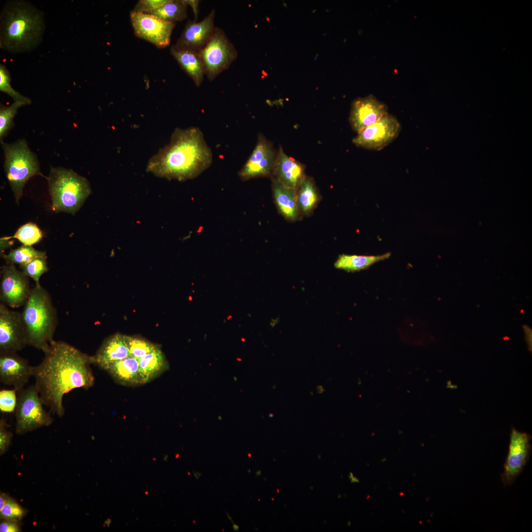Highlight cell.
Segmentation results:
<instances>
[{
    "label": "cell",
    "instance_id": "39",
    "mask_svg": "<svg viewBox=\"0 0 532 532\" xmlns=\"http://www.w3.org/2000/svg\"><path fill=\"white\" fill-rule=\"evenodd\" d=\"M13 244V241H9V239H7L5 237L0 238V253H1L4 249L9 247Z\"/></svg>",
    "mask_w": 532,
    "mask_h": 532
},
{
    "label": "cell",
    "instance_id": "43",
    "mask_svg": "<svg viewBox=\"0 0 532 532\" xmlns=\"http://www.w3.org/2000/svg\"><path fill=\"white\" fill-rule=\"evenodd\" d=\"M233 530L235 531H238V529L239 528V527L238 525H237L236 524H234L233 523Z\"/></svg>",
    "mask_w": 532,
    "mask_h": 532
},
{
    "label": "cell",
    "instance_id": "16",
    "mask_svg": "<svg viewBox=\"0 0 532 532\" xmlns=\"http://www.w3.org/2000/svg\"><path fill=\"white\" fill-rule=\"evenodd\" d=\"M388 114L387 105L371 94L354 101L349 121L357 133Z\"/></svg>",
    "mask_w": 532,
    "mask_h": 532
},
{
    "label": "cell",
    "instance_id": "34",
    "mask_svg": "<svg viewBox=\"0 0 532 532\" xmlns=\"http://www.w3.org/2000/svg\"><path fill=\"white\" fill-rule=\"evenodd\" d=\"M13 389H2L0 391V410L4 413L15 411L17 399L16 392Z\"/></svg>",
    "mask_w": 532,
    "mask_h": 532
},
{
    "label": "cell",
    "instance_id": "24",
    "mask_svg": "<svg viewBox=\"0 0 532 532\" xmlns=\"http://www.w3.org/2000/svg\"><path fill=\"white\" fill-rule=\"evenodd\" d=\"M390 256V253L376 256L342 254L339 256L334 263V266L348 272L357 271L367 268L376 263L388 259Z\"/></svg>",
    "mask_w": 532,
    "mask_h": 532
},
{
    "label": "cell",
    "instance_id": "42",
    "mask_svg": "<svg viewBox=\"0 0 532 532\" xmlns=\"http://www.w3.org/2000/svg\"><path fill=\"white\" fill-rule=\"evenodd\" d=\"M193 473H194V476L196 477V479H199V478L201 475V473L200 472H195V471H194Z\"/></svg>",
    "mask_w": 532,
    "mask_h": 532
},
{
    "label": "cell",
    "instance_id": "3",
    "mask_svg": "<svg viewBox=\"0 0 532 532\" xmlns=\"http://www.w3.org/2000/svg\"><path fill=\"white\" fill-rule=\"evenodd\" d=\"M44 28L41 11L25 1H9L0 16V48L15 53L30 51L41 41Z\"/></svg>",
    "mask_w": 532,
    "mask_h": 532
},
{
    "label": "cell",
    "instance_id": "15",
    "mask_svg": "<svg viewBox=\"0 0 532 532\" xmlns=\"http://www.w3.org/2000/svg\"><path fill=\"white\" fill-rule=\"evenodd\" d=\"M215 10L212 9L200 22L189 20L176 44L172 46L177 50H187L200 52L207 44L216 27L214 24Z\"/></svg>",
    "mask_w": 532,
    "mask_h": 532
},
{
    "label": "cell",
    "instance_id": "20",
    "mask_svg": "<svg viewBox=\"0 0 532 532\" xmlns=\"http://www.w3.org/2000/svg\"><path fill=\"white\" fill-rule=\"evenodd\" d=\"M272 191L274 200L280 213L289 220H296L299 212L297 191L284 186L272 178Z\"/></svg>",
    "mask_w": 532,
    "mask_h": 532
},
{
    "label": "cell",
    "instance_id": "13",
    "mask_svg": "<svg viewBox=\"0 0 532 532\" xmlns=\"http://www.w3.org/2000/svg\"><path fill=\"white\" fill-rule=\"evenodd\" d=\"M277 154V151L271 142L259 133L253 151L238 172L240 178L247 181L262 177H272Z\"/></svg>",
    "mask_w": 532,
    "mask_h": 532
},
{
    "label": "cell",
    "instance_id": "5",
    "mask_svg": "<svg viewBox=\"0 0 532 532\" xmlns=\"http://www.w3.org/2000/svg\"><path fill=\"white\" fill-rule=\"evenodd\" d=\"M52 209L74 214L91 193L88 180L71 169L51 167L47 178Z\"/></svg>",
    "mask_w": 532,
    "mask_h": 532
},
{
    "label": "cell",
    "instance_id": "32",
    "mask_svg": "<svg viewBox=\"0 0 532 532\" xmlns=\"http://www.w3.org/2000/svg\"><path fill=\"white\" fill-rule=\"evenodd\" d=\"M46 258H37L25 265L20 266L23 273L33 279L35 284L39 283L40 277L49 269Z\"/></svg>",
    "mask_w": 532,
    "mask_h": 532
},
{
    "label": "cell",
    "instance_id": "21",
    "mask_svg": "<svg viewBox=\"0 0 532 532\" xmlns=\"http://www.w3.org/2000/svg\"><path fill=\"white\" fill-rule=\"evenodd\" d=\"M170 54L180 67L192 79L197 86H200L206 75L205 68L199 53L187 50H177L173 46Z\"/></svg>",
    "mask_w": 532,
    "mask_h": 532
},
{
    "label": "cell",
    "instance_id": "11",
    "mask_svg": "<svg viewBox=\"0 0 532 532\" xmlns=\"http://www.w3.org/2000/svg\"><path fill=\"white\" fill-rule=\"evenodd\" d=\"M26 345L27 338L21 312L0 303V354L17 353Z\"/></svg>",
    "mask_w": 532,
    "mask_h": 532
},
{
    "label": "cell",
    "instance_id": "48",
    "mask_svg": "<svg viewBox=\"0 0 532 532\" xmlns=\"http://www.w3.org/2000/svg\"><path fill=\"white\" fill-rule=\"evenodd\" d=\"M178 456H179V455H178V454H177V455H176V458H178Z\"/></svg>",
    "mask_w": 532,
    "mask_h": 532
},
{
    "label": "cell",
    "instance_id": "28",
    "mask_svg": "<svg viewBox=\"0 0 532 532\" xmlns=\"http://www.w3.org/2000/svg\"><path fill=\"white\" fill-rule=\"evenodd\" d=\"M42 236V232L38 226L30 222L20 227L13 236L5 237L8 239L16 238L23 245L32 246L39 242Z\"/></svg>",
    "mask_w": 532,
    "mask_h": 532
},
{
    "label": "cell",
    "instance_id": "18",
    "mask_svg": "<svg viewBox=\"0 0 532 532\" xmlns=\"http://www.w3.org/2000/svg\"><path fill=\"white\" fill-rule=\"evenodd\" d=\"M304 166L288 156L280 146L277 151L272 176L284 186L298 190L305 177Z\"/></svg>",
    "mask_w": 532,
    "mask_h": 532
},
{
    "label": "cell",
    "instance_id": "44",
    "mask_svg": "<svg viewBox=\"0 0 532 532\" xmlns=\"http://www.w3.org/2000/svg\"><path fill=\"white\" fill-rule=\"evenodd\" d=\"M227 516H228V518L233 523V519H232V518H231V517L230 516L228 512H227Z\"/></svg>",
    "mask_w": 532,
    "mask_h": 532
},
{
    "label": "cell",
    "instance_id": "38",
    "mask_svg": "<svg viewBox=\"0 0 532 532\" xmlns=\"http://www.w3.org/2000/svg\"><path fill=\"white\" fill-rule=\"evenodd\" d=\"M185 0V2L187 3V4L188 5H189L192 7V9L193 10V11H194V14H195V20H196L197 19L198 15V4H199V0Z\"/></svg>",
    "mask_w": 532,
    "mask_h": 532
},
{
    "label": "cell",
    "instance_id": "17",
    "mask_svg": "<svg viewBox=\"0 0 532 532\" xmlns=\"http://www.w3.org/2000/svg\"><path fill=\"white\" fill-rule=\"evenodd\" d=\"M32 366L17 353L0 354V381L18 391L32 376Z\"/></svg>",
    "mask_w": 532,
    "mask_h": 532
},
{
    "label": "cell",
    "instance_id": "23",
    "mask_svg": "<svg viewBox=\"0 0 532 532\" xmlns=\"http://www.w3.org/2000/svg\"><path fill=\"white\" fill-rule=\"evenodd\" d=\"M137 360L141 384L151 381L168 368L165 356L158 346Z\"/></svg>",
    "mask_w": 532,
    "mask_h": 532
},
{
    "label": "cell",
    "instance_id": "29",
    "mask_svg": "<svg viewBox=\"0 0 532 532\" xmlns=\"http://www.w3.org/2000/svg\"><path fill=\"white\" fill-rule=\"evenodd\" d=\"M27 105L21 101L14 102L9 106L0 104V140L3 141L11 126L13 125V119L17 113V110L21 106Z\"/></svg>",
    "mask_w": 532,
    "mask_h": 532
},
{
    "label": "cell",
    "instance_id": "6",
    "mask_svg": "<svg viewBox=\"0 0 532 532\" xmlns=\"http://www.w3.org/2000/svg\"><path fill=\"white\" fill-rule=\"evenodd\" d=\"M1 144L6 177L18 203L27 181L34 175H41L39 163L24 139L10 144L2 141Z\"/></svg>",
    "mask_w": 532,
    "mask_h": 532
},
{
    "label": "cell",
    "instance_id": "1",
    "mask_svg": "<svg viewBox=\"0 0 532 532\" xmlns=\"http://www.w3.org/2000/svg\"><path fill=\"white\" fill-rule=\"evenodd\" d=\"M43 352L42 361L32 366V376L43 405L61 418L65 412L64 396L74 389L87 390L94 385L92 358L63 341L53 340Z\"/></svg>",
    "mask_w": 532,
    "mask_h": 532
},
{
    "label": "cell",
    "instance_id": "40",
    "mask_svg": "<svg viewBox=\"0 0 532 532\" xmlns=\"http://www.w3.org/2000/svg\"><path fill=\"white\" fill-rule=\"evenodd\" d=\"M8 496L5 494L1 493L0 496V509H1L8 498Z\"/></svg>",
    "mask_w": 532,
    "mask_h": 532
},
{
    "label": "cell",
    "instance_id": "25",
    "mask_svg": "<svg viewBox=\"0 0 532 532\" xmlns=\"http://www.w3.org/2000/svg\"><path fill=\"white\" fill-rule=\"evenodd\" d=\"M297 202L299 210L304 214L310 213L319 200V195L311 178H304L297 191Z\"/></svg>",
    "mask_w": 532,
    "mask_h": 532
},
{
    "label": "cell",
    "instance_id": "10",
    "mask_svg": "<svg viewBox=\"0 0 532 532\" xmlns=\"http://www.w3.org/2000/svg\"><path fill=\"white\" fill-rule=\"evenodd\" d=\"M130 16L136 36L159 48H165L170 44L175 23L163 20L152 14L133 10Z\"/></svg>",
    "mask_w": 532,
    "mask_h": 532
},
{
    "label": "cell",
    "instance_id": "9",
    "mask_svg": "<svg viewBox=\"0 0 532 532\" xmlns=\"http://www.w3.org/2000/svg\"><path fill=\"white\" fill-rule=\"evenodd\" d=\"M400 130L399 121L388 113L357 133L352 141L358 147L379 151L396 139Z\"/></svg>",
    "mask_w": 532,
    "mask_h": 532
},
{
    "label": "cell",
    "instance_id": "35",
    "mask_svg": "<svg viewBox=\"0 0 532 532\" xmlns=\"http://www.w3.org/2000/svg\"><path fill=\"white\" fill-rule=\"evenodd\" d=\"M168 1V0H140L132 10L134 12L150 14L161 7Z\"/></svg>",
    "mask_w": 532,
    "mask_h": 532
},
{
    "label": "cell",
    "instance_id": "36",
    "mask_svg": "<svg viewBox=\"0 0 532 532\" xmlns=\"http://www.w3.org/2000/svg\"><path fill=\"white\" fill-rule=\"evenodd\" d=\"M12 433L7 429L6 423L2 418L0 420V453L5 452L11 443Z\"/></svg>",
    "mask_w": 532,
    "mask_h": 532
},
{
    "label": "cell",
    "instance_id": "22",
    "mask_svg": "<svg viewBox=\"0 0 532 532\" xmlns=\"http://www.w3.org/2000/svg\"><path fill=\"white\" fill-rule=\"evenodd\" d=\"M105 370L120 384L126 385L141 384L138 361L132 357L111 364Z\"/></svg>",
    "mask_w": 532,
    "mask_h": 532
},
{
    "label": "cell",
    "instance_id": "47",
    "mask_svg": "<svg viewBox=\"0 0 532 532\" xmlns=\"http://www.w3.org/2000/svg\"><path fill=\"white\" fill-rule=\"evenodd\" d=\"M248 455L249 457H251V454H248Z\"/></svg>",
    "mask_w": 532,
    "mask_h": 532
},
{
    "label": "cell",
    "instance_id": "8",
    "mask_svg": "<svg viewBox=\"0 0 532 532\" xmlns=\"http://www.w3.org/2000/svg\"><path fill=\"white\" fill-rule=\"evenodd\" d=\"M199 54L210 81L227 69L238 55L236 48L225 32L218 27H216L209 41Z\"/></svg>",
    "mask_w": 532,
    "mask_h": 532
},
{
    "label": "cell",
    "instance_id": "27",
    "mask_svg": "<svg viewBox=\"0 0 532 532\" xmlns=\"http://www.w3.org/2000/svg\"><path fill=\"white\" fill-rule=\"evenodd\" d=\"M2 257L8 264H17L23 266L37 258H46V253L37 250L32 246L23 245L11 250L8 254H2Z\"/></svg>",
    "mask_w": 532,
    "mask_h": 532
},
{
    "label": "cell",
    "instance_id": "45",
    "mask_svg": "<svg viewBox=\"0 0 532 532\" xmlns=\"http://www.w3.org/2000/svg\"><path fill=\"white\" fill-rule=\"evenodd\" d=\"M164 460H165V461H167V460H168V456H167V455H166V456H165V457L164 458Z\"/></svg>",
    "mask_w": 532,
    "mask_h": 532
},
{
    "label": "cell",
    "instance_id": "41",
    "mask_svg": "<svg viewBox=\"0 0 532 532\" xmlns=\"http://www.w3.org/2000/svg\"><path fill=\"white\" fill-rule=\"evenodd\" d=\"M317 391L318 393L322 394L325 391V389L322 386L319 385L317 386Z\"/></svg>",
    "mask_w": 532,
    "mask_h": 532
},
{
    "label": "cell",
    "instance_id": "30",
    "mask_svg": "<svg viewBox=\"0 0 532 532\" xmlns=\"http://www.w3.org/2000/svg\"><path fill=\"white\" fill-rule=\"evenodd\" d=\"M131 356L138 359L152 352L157 346L140 338L124 335Z\"/></svg>",
    "mask_w": 532,
    "mask_h": 532
},
{
    "label": "cell",
    "instance_id": "26",
    "mask_svg": "<svg viewBox=\"0 0 532 532\" xmlns=\"http://www.w3.org/2000/svg\"><path fill=\"white\" fill-rule=\"evenodd\" d=\"M187 6L184 0H168L161 7L150 14L167 22L182 21L188 17Z\"/></svg>",
    "mask_w": 532,
    "mask_h": 532
},
{
    "label": "cell",
    "instance_id": "46",
    "mask_svg": "<svg viewBox=\"0 0 532 532\" xmlns=\"http://www.w3.org/2000/svg\"><path fill=\"white\" fill-rule=\"evenodd\" d=\"M256 474L257 475H260L261 474V471L259 470L258 472H256Z\"/></svg>",
    "mask_w": 532,
    "mask_h": 532
},
{
    "label": "cell",
    "instance_id": "31",
    "mask_svg": "<svg viewBox=\"0 0 532 532\" xmlns=\"http://www.w3.org/2000/svg\"><path fill=\"white\" fill-rule=\"evenodd\" d=\"M10 73L3 64L0 65V91L11 97L14 101H21L27 105L30 104L31 100L15 91L10 84Z\"/></svg>",
    "mask_w": 532,
    "mask_h": 532
},
{
    "label": "cell",
    "instance_id": "7",
    "mask_svg": "<svg viewBox=\"0 0 532 532\" xmlns=\"http://www.w3.org/2000/svg\"><path fill=\"white\" fill-rule=\"evenodd\" d=\"M17 393L14 411L17 433L24 434L52 424L53 419L44 409L35 385L22 388Z\"/></svg>",
    "mask_w": 532,
    "mask_h": 532
},
{
    "label": "cell",
    "instance_id": "33",
    "mask_svg": "<svg viewBox=\"0 0 532 532\" xmlns=\"http://www.w3.org/2000/svg\"><path fill=\"white\" fill-rule=\"evenodd\" d=\"M25 515L26 510L10 497L0 509V518L3 520L18 521Z\"/></svg>",
    "mask_w": 532,
    "mask_h": 532
},
{
    "label": "cell",
    "instance_id": "2",
    "mask_svg": "<svg viewBox=\"0 0 532 532\" xmlns=\"http://www.w3.org/2000/svg\"><path fill=\"white\" fill-rule=\"evenodd\" d=\"M212 160V152L200 128H176L169 143L149 159L146 171L157 177L183 181L199 176Z\"/></svg>",
    "mask_w": 532,
    "mask_h": 532
},
{
    "label": "cell",
    "instance_id": "4",
    "mask_svg": "<svg viewBox=\"0 0 532 532\" xmlns=\"http://www.w3.org/2000/svg\"><path fill=\"white\" fill-rule=\"evenodd\" d=\"M21 315L27 345L44 352L54 340L58 318L50 294L40 283L32 288Z\"/></svg>",
    "mask_w": 532,
    "mask_h": 532
},
{
    "label": "cell",
    "instance_id": "12",
    "mask_svg": "<svg viewBox=\"0 0 532 532\" xmlns=\"http://www.w3.org/2000/svg\"><path fill=\"white\" fill-rule=\"evenodd\" d=\"M531 439L528 433L512 428L508 452L501 474L504 485H511L522 471L531 454Z\"/></svg>",
    "mask_w": 532,
    "mask_h": 532
},
{
    "label": "cell",
    "instance_id": "14",
    "mask_svg": "<svg viewBox=\"0 0 532 532\" xmlns=\"http://www.w3.org/2000/svg\"><path fill=\"white\" fill-rule=\"evenodd\" d=\"M0 273L1 302L11 308L24 305L32 290L28 277L18 270L13 264L2 266Z\"/></svg>",
    "mask_w": 532,
    "mask_h": 532
},
{
    "label": "cell",
    "instance_id": "37",
    "mask_svg": "<svg viewBox=\"0 0 532 532\" xmlns=\"http://www.w3.org/2000/svg\"><path fill=\"white\" fill-rule=\"evenodd\" d=\"M18 521L4 520L0 524V532H18L20 528Z\"/></svg>",
    "mask_w": 532,
    "mask_h": 532
},
{
    "label": "cell",
    "instance_id": "19",
    "mask_svg": "<svg viewBox=\"0 0 532 532\" xmlns=\"http://www.w3.org/2000/svg\"><path fill=\"white\" fill-rule=\"evenodd\" d=\"M130 357L124 335L117 333L105 339L92 358L93 363L105 370L111 364Z\"/></svg>",
    "mask_w": 532,
    "mask_h": 532
}]
</instances>
